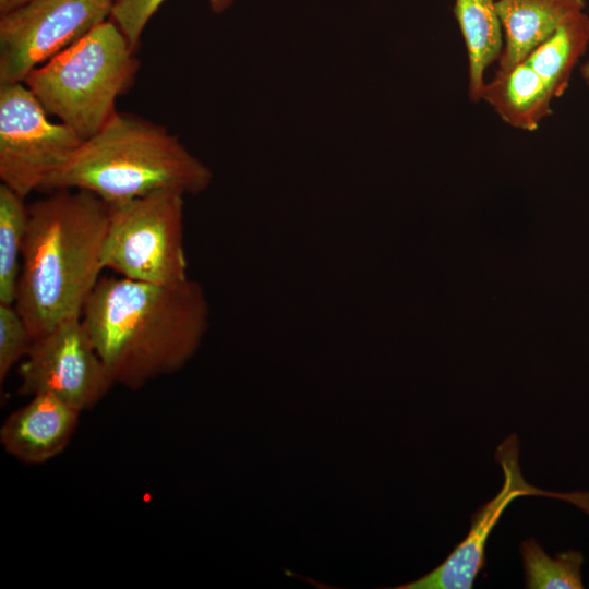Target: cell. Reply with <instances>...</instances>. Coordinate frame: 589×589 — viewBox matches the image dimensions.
<instances>
[{
	"mask_svg": "<svg viewBox=\"0 0 589 589\" xmlns=\"http://www.w3.org/2000/svg\"><path fill=\"white\" fill-rule=\"evenodd\" d=\"M31 397L5 418L0 428V443L22 464L40 465L65 449L82 411L50 394Z\"/></svg>",
	"mask_w": 589,
	"mask_h": 589,
	"instance_id": "10",
	"label": "cell"
},
{
	"mask_svg": "<svg viewBox=\"0 0 589 589\" xmlns=\"http://www.w3.org/2000/svg\"><path fill=\"white\" fill-rule=\"evenodd\" d=\"M518 438L507 437L496 449L504 482L500 492L471 518V528L447 558L421 578L395 589H470L485 565V542L505 508L520 496H545L567 501L589 513V493H556L540 490L526 482L518 464Z\"/></svg>",
	"mask_w": 589,
	"mask_h": 589,
	"instance_id": "9",
	"label": "cell"
},
{
	"mask_svg": "<svg viewBox=\"0 0 589 589\" xmlns=\"http://www.w3.org/2000/svg\"><path fill=\"white\" fill-rule=\"evenodd\" d=\"M586 0H497L503 50L496 73H505L527 57L564 22L582 12Z\"/></svg>",
	"mask_w": 589,
	"mask_h": 589,
	"instance_id": "11",
	"label": "cell"
},
{
	"mask_svg": "<svg viewBox=\"0 0 589 589\" xmlns=\"http://www.w3.org/2000/svg\"><path fill=\"white\" fill-rule=\"evenodd\" d=\"M19 393L50 394L82 412L94 408L115 385L81 316L35 338L19 368Z\"/></svg>",
	"mask_w": 589,
	"mask_h": 589,
	"instance_id": "8",
	"label": "cell"
},
{
	"mask_svg": "<svg viewBox=\"0 0 589 589\" xmlns=\"http://www.w3.org/2000/svg\"><path fill=\"white\" fill-rule=\"evenodd\" d=\"M28 211L24 197L0 184V303L14 304Z\"/></svg>",
	"mask_w": 589,
	"mask_h": 589,
	"instance_id": "15",
	"label": "cell"
},
{
	"mask_svg": "<svg viewBox=\"0 0 589 589\" xmlns=\"http://www.w3.org/2000/svg\"><path fill=\"white\" fill-rule=\"evenodd\" d=\"M25 83L0 84L1 183L26 197L77 149L83 140L53 122Z\"/></svg>",
	"mask_w": 589,
	"mask_h": 589,
	"instance_id": "6",
	"label": "cell"
},
{
	"mask_svg": "<svg viewBox=\"0 0 589 589\" xmlns=\"http://www.w3.org/2000/svg\"><path fill=\"white\" fill-rule=\"evenodd\" d=\"M520 553L525 567L526 588L582 589L580 568L584 556L578 551H567L550 557L533 539L521 543Z\"/></svg>",
	"mask_w": 589,
	"mask_h": 589,
	"instance_id": "16",
	"label": "cell"
},
{
	"mask_svg": "<svg viewBox=\"0 0 589 589\" xmlns=\"http://www.w3.org/2000/svg\"><path fill=\"white\" fill-rule=\"evenodd\" d=\"M139 60L110 19L32 71L24 83L49 116L82 140L117 112L116 101L133 85Z\"/></svg>",
	"mask_w": 589,
	"mask_h": 589,
	"instance_id": "4",
	"label": "cell"
},
{
	"mask_svg": "<svg viewBox=\"0 0 589 589\" xmlns=\"http://www.w3.org/2000/svg\"><path fill=\"white\" fill-rule=\"evenodd\" d=\"M589 46V16L582 11L564 22L524 61L548 84L555 98L568 87L575 65Z\"/></svg>",
	"mask_w": 589,
	"mask_h": 589,
	"instance_id": "14",
	"label": "cell"
},
{
	"mask_svg": "<svg viewBox=\"0 0 589 589\" xmlns=\"http://www.w3.org/2000/svg\"><path fill=\"white\" fill-rule=\"evenodd\" d=\"M29 0H0V14L11 11Z\"/></svg>",
	"mask_w": 589,
	"mask_h": 589,
	"instance_id": "19",
	"label": "cell"
},
{
	"mask_svg": "<svg viewBox=\"0 0 589 589\" xmlns=\"http://www.w3.org/2000/svg\"><path fill=\"white\" fill-rule=\"evenodd\" d=\"M110 0H29L0 14V84L20 83L110 19Z\"/></svg>",
	"mask_w": 589,
	"mask_h": 589,
	"instance_id": "7",
	"label": "cell"
},
{
	"mask_svg": "<svg viewBox=\"0 0 589 589\" xmlns=\"http://www.w3.org/2000/svg\"><path fill=\"white\" fill-rule=\"evenodd\" d=\"M183 193L163 190L108 204L104 268L159 285L187 280L182 249Z\"/></svg>",
	"mask_w": 589,
	"mask_h": 589,
	"instance_id": "5",
	"label": "cell"
},
{
	"mask_svg": "<svg viewBox=\"0 0 589 589\" xmlns=\"http://www.w3.org/2000/svg\"><path fill=\"white\" fill-rule=\"evenodd\" d=\"M165 0H119L113 3L112 20L127 37L131 48L136 50L141 36L151 17ZM214 13L230 8L235 0H208Z\"/></svg>",
	"mask_w": 589,
	"mask_h": 589,
	"instance_id": "17",
	"label": "cell"
},
{
	"mask_svg": "<svg viewBox=\"0 0 589 589\" xmlns=\"http://www.w3.org/2000/svg\"><path fill=\"white\" fill-rule=\"evenodd\" d=\"M554 98L543 79L521 62L485 83L481 100L509 127L530 132L552 113Z\"/></svg>",
	"mask_w": 589,
	"mask_h": 589,
	"instance_id": "12",
	"label": "cell"
},
{
	"mask_svg": "<svg viewBox=\"0 0 589 589\" xmlns=\"http://www.w3.org/2000/svg\"><path fill=\"white\" fill-rule=\"evenodd\" d=\"M110 1H112V2L115 3V2H117V1H119V0H110Z\"/></svg>",
	"mask_w": 589,
	"mask_h": 589,
	"instance_id": "21",
	"label": "cell"
},
{
	"mask_svg": "<svg viewBox=\"0 0 589 589\" xmlns=\"http://www.w3.org/2000/svg\"><path fill=\"white\" fill-rule=\"evenodd\" d=\"M14 306L33 339L81 316L98 283L108 204L81 190H56L27 206Z\"/></svg>",
	"mask_w": 589,
	"mask_h": 589,
	"instance_id": "2",
	"label": "cell"
},
{
	"mask_svg": "<svg viewBox=\"0 0 589 589\" xmlns=\"http://www.w3.org/2000/svg\"><path fill=\"white\" fill-rule=\"evenodd\" d=\"M81 318L115 385L129 389L179 371L202 330L199 293L188 279L159 285L101 276Z\"/></svg>",
	"mask_w": 589,
	"mask_h": 589,
	"instance_id": "1",
	"label": "cell"
},
{
	"mask_svg": "<svg viewBox=\"0 0 589 589\" xmlns=\"http://www.w3.org/2000/svg\"><path fill=\"white\" fill-rule=\"evenodd\" d=\"M208 179V170L164 125L117 111L40 190L87 191L113 204L163 190L197 192Z\"/></svg>",
	"mask_w": 589,
	"mask_h": 589,
	"instance_id": "3",
	"label": "cell"
},
{
	"mask_svg": "<svg viewBox=\"0 0 589 589\" xmlns=\"http://www.w3.org/2000/svg\"><path fill=\"white\" fill-rule=\"evenodd\" d=\"M33 337L14 304L0 303V381L27 354Z\"/></svg>",
	"mask_w": 589,
	"mask_h": 589,
	"instance_id": "18",
	"label": "cell"
},
{
	"mask_svg": "<svg viewBox=\"0 0 589 589\" xmlns=\"http://www.w3.org/2000/svg\"><path fill=\"white\" fill-rule=\"evenodd\" d=\"M454 13L468 58V95L481 101L485 70L503 50V31L496 12L497 0H454Z\"/></svg>",
	"mask_w": 589,
	"mask_h": 589,
	"instance_id": "13",
	"label": "cell"
},
{
	"mask_svg": "<svg viewBox=\"0 0 589 589\" xmlns=\"http://www.w3.org/2000/svg\"><path fill=\"white\" fill-rule=\"evenodd\" d=\"M580 75L585 83L589 85V61L585 62L580 68Z\"/></svg>",
	"mask_w": 589,
	"mask_h": 589,
	"instance_id": "20",
	"label": "cell"
}]
</instances>
